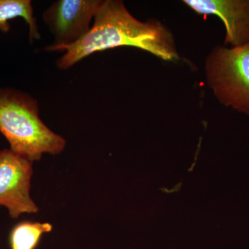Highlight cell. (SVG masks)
Returning a JSON list of instances; mask_svg holds the SVG:
<instances>
[{"label":"cell","mask_w":249,"mask_h":249,"mask_svg":"<svg viewBox=\"0 0 249 249\" xmlns=\"http://www.w3.org/2000/svg\"><path fill=\"white\" fill-rule=\"evenodd\" d=\"M0 132L11 151L31 162L44 154L58 155L66 146L65 139L41 120L35 98L14 88L0 87Z\"/></svg>","instance_id":"7a4b0ae2"},{"label":"cell","mask_w":249,"mask_h":249,"mask_svg":"<svg viewBox=\"0 0 249 249\" xmlns=\"http://www.w3.org/2000/svg\"><path fill=\"white\" fill-rule=\"evenodd\" d=\"M17 18H22L29 26V39L31 42L40 39L30 0H0V31L4 34L9 32L11 29L9 21Z\"/></svg>","instance_id":"52a82bcc"},{"label":"cell","mask_w":249,"mask_h":249,"mask_svg":"<svg viewBox=\"0 0 249 249\" xmlns=\"http://www.w3.org/2000/svg\"><path fill=\"white\" fill-rule=\"evenodd\" d=\"M33 173L31 160L10 149L0 151V206L8 209L12 219L39 211L30 196Z\"/></svg>","instance_id":"277c9868"},{"label":"cell","mask_w":249,"mask_h":249,"mask_svg":"<svg viewBox=\"0 0 249 249\" xmlns=\"http://www.w3.org/2000/svg\"><path fill=\"white\" fill-rule=\"evenodd\" d=\"M199 15H214L226 29L224 45L231 47L249 44V0H184Z\"/></svg>","instance_id":"8992f818"},{"label":"cell","mask_w":249,"mask_h":249,"mask_svg":"<svg viewBox=\"0 0 249 249\" xmlns=\"http://www.w3.org/2000/svg\"><path fill=\"white\" fill-rule=\"evenodd\" d=\"M121 47L141 49L167 61L179 58L173 34L165 26L157 20L141 22L118 0L103 1L93 25L79 40L70 45L48 46L43 50L65 51L56 65L65 70L96 52Z\"/></svg>","instance_id":"6da1fadb"},{"label":"cell","mask_w":249,"mask_h":249,"mask_svg":"<svg viewBox=\"0 0 249 249\" xmlns=\"http://www.w3.org/2000/svg\"><path fill=\"white\" fill-rule=\"evenodd\" d=\"M103 0H59L42 15L53 34V47L70 45L86 35L90 24L103 4Z\"/></svg>","instance_id":"5b68a950"},{"label":"cell","mask_w":249,"mask_h":249,"mask_svg":"<svg viewBox=\"0 0 249 249\" xmlns=\"http://www.w3.org/2000/svg\"><path fill=\"white\" fill-rule=\"evenodd\" d=\"M205 71L218 101L249 116V44L214 47L206 58Z\"/></svg>","instance_id":"3957f363"},{"label":"cell","mask_w":249,"mask_h":249,"mask_svg":"<svg viewBox=\"0 0 249 249\" xmlns=\"http://www.w3.org/2000/svg\"><path fill=\"white\" fill-rule=\"evenodd\" d=\"M53 230L50 223L32 222L29 221L16 224L9 235L11 249H36L43 234Z\"/></svg>","instance_id":"ba28073f"}]
</instances>
